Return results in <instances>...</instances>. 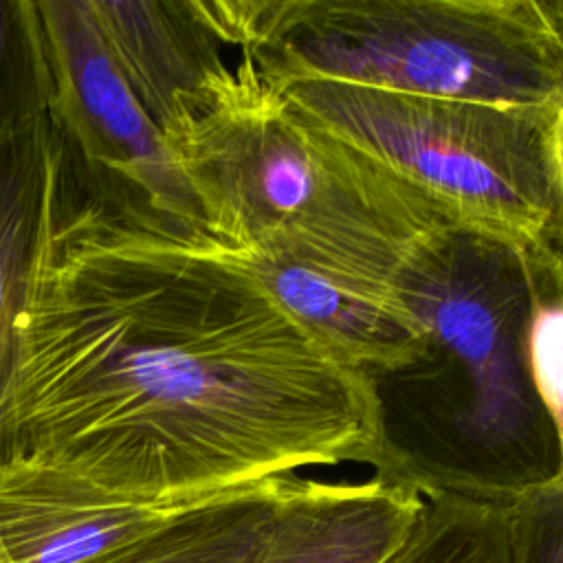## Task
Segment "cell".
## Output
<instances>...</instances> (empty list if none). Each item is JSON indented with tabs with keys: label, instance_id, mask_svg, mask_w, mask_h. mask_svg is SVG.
Wrapping results in <instances>:
<instances>
[{
	"label": "cell",
	"instance_id": "1",
	"mask_svg": "<svg viewBox=\"0 0 563 563\" xmlns=\"http://www.w3.org/2000/svg\"><path fill=\"white\" fill-rule=\"evenodd\" d=\"M15 455L121 497L187 501L303 466H374L378 402L233 251L88 196L62 152L18 328Z\"/></svg>",
	"mask_w": 563,
	"mask_h": 563
},
{
	"label": "cell",
	"instance_id": "2",
	"mask_svg": "<svg viewBox=\"0 0 563 563\" xmlns=\"http://www.w3.org/2000/svg\"><path fill=\"white\" fill-rule=\"evenodd\" d=\"M556 249L449 224L394 277L422 328L420 356L372 380L378 477L422 497L506 504L563 482V427L534 387L526 332Z\"/></svg>",
	"mask_w": 563,
	"mask_h": 563
},
{
	"label": "cell",
	"instance_id": "3",
	"mask_svg": "<svg viewBox=\"0 0 563 563\" xmlns=\"http://www.w3.org/2000/svg\"><path fill=\"white\" fill-rule=\"evenodd\" d=\"M163 143L218 244L394 288L451 222L413 187L299 114L249 55Z\"/></svg>",
	"mask_w": 563,
	"mask_h": 563
},
{
	"label": "cell",
	"instance_id": "4",
	"mask_svg": "<svg viewBox=\"0 0 563 563\" xmlns=\"http://www.w3.org/2000/svg\"><path fill=\"white\" fill-rule=\"evenodd\" d=\"M235 26L273 86L563 103V0H235Z\"/></svg>",
	"mask_w": 563,
	"mask_h": 563
},
{
	"label": "cell",
	"instance_id": "5",
	"mask_svg": "<svg viewBox=\"0 0 563 563\" xmlns=\"http://www.w3.org/2000/svg\"><path fill=\"white\" fill-rule=\"evenodd\" d=\"M275 88L451 224L521 249L561 251L563 103L501 106L325 79Z\"/></svg>",
	"mask_w": 563,
	"mask_h": 563
},
{
	"label": "cell",
	"instance_id": "6",
	"mask_svg": "<svg viewBox=\"0 0 563 563\" xmlns=\"http://www.w3.org/2000/svg\"><path fill=\"white\" fill-rule=\"evenodd\" d=\"M53 75L51 121L70 178L132 216L207 233L161 132L106 46L88 0H37Z\"/></svg>",
	"mask_w": 563,
	"mask_h": 563
},
{
	"label": "cell",
	"instance_id": "7",
	"mask_svg": "<svg viewBox=\"0 0 563 563\" xmlns=\"http://www.w3.org/2000/svg\"><path fill=\"white\" fill-rule=\"evenodd\" d=\"M136 101L163 134L231 70L222 0H88Z\"/></svg>",
	"mask_w": 563,
	"mask_h": 563
},
{
	"label": "cell",
	"instance_id": "8",
	"mask_svg": "<svg viewBox=\"0 0 563 563\" xmlns=\"http://www.w3.org/2000/svg\"><path fill=\"white\" fill-rule=\"evenodd\" d=\"M189 501L121 497L37 457L15 455L0 464V563H84Z\"/></svg>",
	"mask_w": 563,
	"mask_h": 563
},
{
	"label": "cell",
	"instance_id": "9",
	"mask_svg": "<svg viewBox=\"0 0 563 563\" xmlns=\"http://www.w3.org/2000/svg\"><path fill=\"white\" fill-rule=\"evenodd\" d=\"M424 497L374 475L365 482L292 477L253 563H387Z\"/></svg>",
	"mask_w": 563,
	"mask_h": 563
},
{
	"label": "cell",
	"instance_id": "10",
	"mask_svg": "<svg viewBox=\"0 0 563 563\" xmlns=\"http://www.w3.org/2000/svg\"><path fill=\"white\" fill-rule=\"evenodd\" d=\"M235 255L295 319L369 380L420 356L422 328L394 288L354 284L279 257Z\"/></svg>",
	"mask_w": 563,
	"mask_h": 563
},
{
	"label": "cell",
	"instance_id": "11",
	"mask_svg": "<svg viewBox=\"0 0 563 563\" xmlns=\"http://www.w3.org/2000/svg\"><path fill=\"white\" fill-rule=\"evenodd\" d=\"M62 167L51 114L0 136V464L7 460V409L18 367V328L48 240Z\"/></svg>",
	"mask_w": 563,
	"mask_h": 563
},
{
	"label": "cell",
	"instance_id": "12",
	"mask_svg": "<svg viewBox=\"0 0 563 563\" xmlns=\"http://www.w3.org/2000/svg\"><path fill=\"white\" fill-rule=\"evenodd\" d=\"M295 475L194 499L84 563H253Z\"/></svg>",
	"mask_w": 563,
	"mask_h": 563
},
{
	"label": "cell",
	"instance_id": "13",
	"mask_svg": "<svg viewBox=\"0 0 563 563\" xmlns=\"http://www.w3.org/2000/svg\"><path fill=\"white\" fill-rule=\"evenodd\" d=\"M387 563H510L504 504L429 495Z\"/></svg>",
	"mask_w": 563,
	"mask_h": 563
},
{
	"label": "cell",
	"instance_id": "14",
	"mask_svg": "<svg viewBox=\"0 0 563 563\" xmlns=\"http://www.w3.org/2000/svg\"><path fill=\"white\" fill-rule=\"evenodd\" d=\"M53 75L37 0H0V136L51 112Z\"/></svg>",
	"mask_w": 563,
	"mask_h": 563
},
{
	"label": "cell",
	"instance_id": "15",
	"mask_svg": "<svg viewBox=\"0 0 563 563\" xmlns=\"http://www.w3.org/2000/svg\"><path fill=\"white\" fill-rule=\"evenodd\" d=\"M561 345H563V262L550 264L532 299L526 332L528 367L552 418L563 422L561 389Z\"/></svg>",
	"mask_w": 563,
	"mask_h": 563
},
{
	"label": "cell",
	"instance_id": "16",
	"mask_svg": "<svg viewBox=\"0 0 563 563\" xmlns=\"http://www.w3.org/2000/svg\"><path fill=\"white\" fill-rule=\"evenodd\" d=\"M510 563H563V482L504 504Z\"/></svg>",
	"mask_w": 563,
	"mask_h": 563
}]
</instances>
